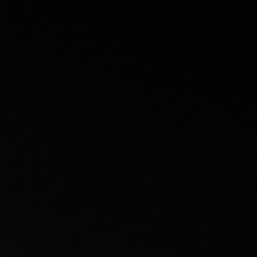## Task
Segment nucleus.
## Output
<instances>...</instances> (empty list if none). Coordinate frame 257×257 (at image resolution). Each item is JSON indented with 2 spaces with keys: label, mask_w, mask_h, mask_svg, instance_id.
Returning a JSON list of instances; mask_svg holds the SVG:
<instances>
[]
</instances>
